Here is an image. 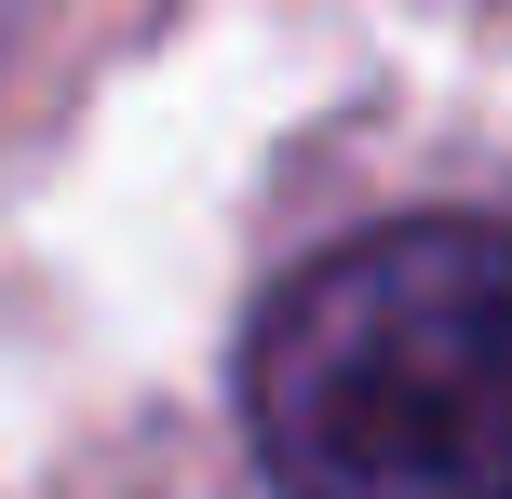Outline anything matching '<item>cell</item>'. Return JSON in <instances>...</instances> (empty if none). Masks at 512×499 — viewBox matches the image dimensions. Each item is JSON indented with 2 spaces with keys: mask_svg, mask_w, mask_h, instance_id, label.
I'll use <instances>...</instances> for the list:
<instances>
[{
  "mask_svg": "<svg viewBox=\"0 0 512 499\" xmlns=\"http://www.w3.org/2000/svg\"><path fill=\"white\" fill-rule=\"evenodd\" d=\"M243 432L283 499H512V230L378 216L283 270Z\"/></svg>",
  "mask_w": 512,
  "mask_h": 499,
  "instance_id": "6da1fadb",
  "label": "cell"
}]
</instances>
